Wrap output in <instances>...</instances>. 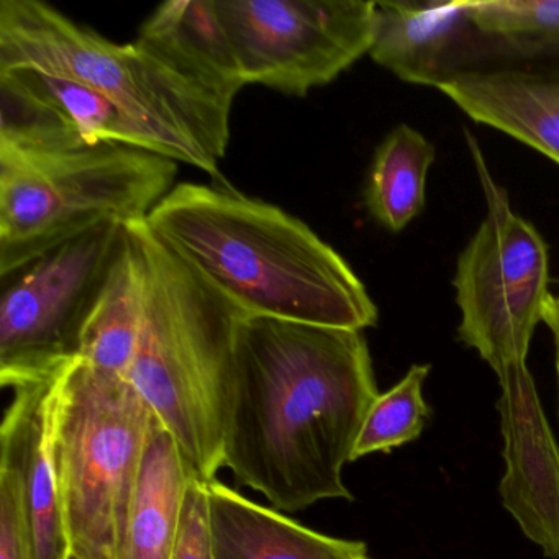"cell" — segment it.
<instances>
[{
    "label": "cell",
    "mask_w": 559,
    "mask_h": 559,
    "mask_svg": "<svg viewBox=\"0 0 559 559\" xmlns=\"http://www.w3.org/2000/svg\"><path fill=\"white\" fill-rule=\"evenodd\" d=\"M378 397L362 332L245 317L225 408L224 466L280 512L352 500L343 467Z\"/></svg>",
    "instance_id": "obj_1"
},
{
    "label": "cell",
    "mask_w": 559,
    "mask_h": 559,
    "mask_svg": "<svg viewBox=\"0 0 559 559\" xmlns=\"http://www.w3.org/2000/svg\"><path fill=\"white\" fill-rule=\"evenodd\" d=\"M146 224L247 319L358 332L378 325L374 300L335 248L230 185H176Z\"/></svg>",
    "instance_id": "obj_2"
},
{
    "label": "cell",
    "mask_w": 559,
    "mask_h": 559,
    "mask_svg": "<svg viewBox=\"0 0 559 559\" xmlns=\"http://www.w3.org/2000/svg\"><path fill=\"white\" fill-rule=\"evenodd\" d=\"M142 277V320L129 381L178 441L192 474L224 466V424L243 313L153 234L127 225Z\"/></svg>",
    "instance_id": "obj_3"
},
{
    "label": "cell",
    "mask_w": 559,
    "mask_h": 559,
    "mask_svg": "<svg viewBox=\"0 0 559 559\" xmlns=\"http://www.w3.org/2000/svg\"><path fill=\"white\" fill-rule=\"evenodd\" d=\"M31 68L84 84L221 163L234 103L135 40L119 45L38 0L0 2V70Z\"/></svg>",
    "instance_id": "obj_4"
},
{
    "label": "cell",
    "mask_w": 559,
    "mask_h": 559,
    "mask_svg": "<svg viewBox=\"0 0 559 559\" xmlns=\"http://www.w3.org/2000/svg\"><path fill=\"white\" fill-rule=\"evenodd\" d=\"M178 163L100 143L70 152L0 150V277L104 222L146 221L175 188Z\"/></svg>",
    "instance_id": "obj_5"
},
{
    "label": "cell",
    "mask_w": 559,
    "mask_h": 559,
    "mask_svg": "<svg viewBox=\"0 0 559 559\" xmlns=\"http://www.w3.org/2000/svg\"><path fill=\"white\" fill-rule=\"evenodd\" d=\"M153 417L129 379L81 359L58 374L51 441L68 539L78 558L122 559Z\"/></svg>",
    "instance_id": "obj_6"
},
{
    "label": "cell",
    "mask_w": 559,
    "mask_h": 559,
    "mask_svg": "<svg viewBox=\"0 0 559 559\" xmlns=\"http://www.w3.org/2000/svg\"><path fill=\"white\" fill-rule=\"evenodd\" d=\"M466 140L487 214L457 257L453 277L461 312L457 338L500 374L526 366L533 333L545 320L551 296L548 247L539 231L513 212L476 139L466 132Z\"/></svg>",
    "instance_id": "obj_7"
},
{
    "label": "cell",
    "mask_w": 559,
    "mask_h": 559,
    "mask_svg": "<svg viewBox=\"0 0 559 559\" xmlns=\"http://www.w3.org/2000/svg\"><path fill=\"white\" fill-rule=\"evenodd\" d=\"M127 245V225L104 222L2 277L4 388L53 378L80 358L84 330Z\"/></svg>",
    "instance_id": "obj_8"
},
{
    "label": "cell",
    "mask_w": 559,
    "mask_h": 559,
    "mask_svg": "<svg viewBox=\"0 0 559 559\" xmlns=\"http://www.w3.org/2000/svg\"><path fill=\"white\" fill-rule=\"evenodd\" d=\"M245 86L304 97L369 55L374 2L215 0Z\"/></svg>",
    "instance_id": "obj_9"
},
{
    "label": "cell",
    "mask_w": 559,
    "mask_h": 559,
    "mask_svg": "<svg viewBox=\"0 0 559 559\" xmlns=\"http://www.w3.org/2000/svg\"><path fill=\"white\" fill-rule=\"evenodd\" d=\"M497 378L506 461L499 487L503 507L546 558L559 559L558 443L528 368L507 369Z\"/></svg>",
    "instance_id": "obj_10"
},
{
    "label": "cell",
    "mask_w": 559,
    "mask_h": 559,
    "mask_svg": "<svg viewBox=\"0 0 559 559\" xmlns=\"http://www.w3.org/2000/svg\"><path fill=\"white\" fill-rule=\"evenodd\" d=\"M492 47L500 48L474 24L467 0L374 2L369 57L404 83L438 90Z\"/></svg>",
    "instance_id": "obj_11"
},
{
    "label": "cell",
    "mask_w": 559,
    "mask_h": 559,
    "mask_svg": "<svg viewBox=\"0 0 559 559\" xmlns=\"http://www.w3.org/2000/svg\"><path fill=\"white\" fill-rule=\"evenodd\" d=\"M57 378L14 389V402L0 430V467L17 476L34 559L71 555L51 441Z\"/></svg>",
    "instance_id": "obj_12"
},
{
    "label": "cell",
    "mask_w": 559,
    "mask_h": 559,
    "mask_svg": "<svg viewBox=\"0 0 559 559\" xmlns=\"http://www.w3.org/2000/svg\"><path fill=\"white\" fill-rule=\"evenodd\" d=\"M32 96L47 104L87 146L117 143L130 148L145 150L176 163H186L218 178V162L191 140L146 122L104 94L31 68L0 70Z\"/></svg>",
    "instance_id": "obj_13"
},
{
    "label": "cell",
    "mask_w": 559,
    "mask_h": 559,
    "mask_svg": "<svg viewBox=\"0 0 559 559\" xmlns=\"http://www.w3.org/2000/svg\"><path fill=\"white\" fill-rule=\"evenodd\" d=\"M438 91L474 122L500 130L559 165V73L477 70Z\"/></svg>",
    "instance_id": "obj_14"
},
{
    "label": "cell",
    "mask_w": 559,
    "mask_h": 559,
    "mask_svg": "<svg viewBox=\"0 0 559 559\" xmlns=\"http://www.w3.org/2000/svg\"><path fill=\"white\" fill-rule=\"evenodd\" d=\"M207 496L215 559H369L365 543L313 532L221 480Z\"/></svg>",
    "instance_id": "obj_15"
},
{
    "label": "cell",
    "mask_w": 559,
    "mask_h": 559,
    "mask_svg": "<svg viewBox=\"0 0 559 559\" xmlns=\"http://www.w3.org/2000/svg\"><path fill=\"white\" fill-rule=\"evenodd\" d=\"M136 40L230 103L245 87L215 0H169L158 5Z\"/></svg>",
    "instance_id": "obj_16"
},
{
    "label": "cell",
    "mask_w": 559,
    "mask_h": 559,
    "mask_svg": "<svg viewBox=\"0 0 559 559\" xmlns=\"http://www.w3.org/2000/svg\"><path fill=\"white\" fill-rule=\"evenodd\" d=\"M192 474L178 441L153 417L127 515L122 559H169Z\"/></svg>",
    "instance_id": "obj_17"
},
{
    "label": "cell",
    "mask_w": 559,
    "mask_h": 559,
    "mask_svg": "<svg viewBox=\"0 0 559 559\" xmlns=\"http://www.w3.org/2000/svg\"><path fill=\"white\" fill-rule=\"evenodd\" d=\"M435 156V146L405 123L379 143L365 186L366 209L379 225L397 234L424 212Z\"/></svg>",
    "instance_id": "obj_18"
},
{
    "label": "cell",
    "mask_w": 559,
    "mask_h": 559,
    "mask_svg": "<svg viewBox=\"0 0 559 559\" xmlns=\"http://www.w3.org/2000/svg\"><path fill=\"white\" fill-rule=\"evenodd\" d=\"M129 231V230H127ZM142 320V277L132 241L117 261L90 317L80 358L93 368L129 379Z\"/></svg>",
    "instance_id": "obj_19"
},
{
    "label": "cell",
    "mask_w": 559,
    "mask_h": 559,
    "mask_svg": "<svg viewBox=\"0 0 559 559\" xmlns=\"http://www.w3.org/2000/svg\"><path fill=\"white\" fill-rule=\"evenodd\" d=\"M467 9L502 50L559 53V0H467Z\"/></svg>",
    "instance_id": "obj_20"
},
{
    "label": "cell",
    "mask_w": 559,
    "mask_h": 559,
    "mask_svg": "<svg viewBox=\"0 0 559 559\" xmlns=\"http://www.w3.org/2000/svg\"><path fill=\"white\" fill-rule=\"evenodd\" d=\"M430 369V365L412 366L391 391L379 394L366 415L353 461L372 453L389 454L420 437L430 417V407L421 394Z\"/></svg>",
    "instance_id": "obj_21"
},
{
    "label": "cell",
    "mask_w": 559,
    "mask_h": 559,
    "mask_svg": "<svg viewBox=\"0 0 559 559\" xmlns=\"http://www.w3.org/2000/svg\"><path fill=\"white\" fill-rule=\"evenodd\" d=\"M169 559H215L209 519L207 483L191 476L182 506L178 536Z\"/></svg>",
    "instance_id": "obj_22"
},
{
    "label": "cell",
    "mask_w": 559,
    "mask_h": 559,
    "mask_svg": "<svg viewBox=\"0 0 559 559\" xmlns=\"http://www.w3.org/2000/svg\"><path fill=\"white\" fill-rule=\"evenodd\" d=\"M0 559H34L21 486L5 467H0Z\"/></svg>",
    "instance_id": "obj_23"
},
{
    "label": "cell",
    "mask_w": 559,
    "mask_h": 559,
    "mask_svg": "<svg viewBox=\"0 0 559 559\" xmlns=\"http://www.w3.org/2000/svg\"><path fill=\"white\" fill-rule=\"evenodd\" d=\"M543 323L548 325L555 336L556 343V371H558L559 384V296H549L548 304H546L545 320Z\"/></svg>",
    "instance_id": "obj_24"
},
{
    "label": "cell",
    "mask_w": 559,
    "mask_h": 559,
    "mask_svg": "<svg viewBox=\"0 0 559 559\" xmlns=\"http://www.w3.org/2000/svg\"><path fill=\"white\" fill-rule=\"evenodd\" d=\"M68 559H81V558H78L76 555H73V552H71V555L68 556Z\"/></svg>",
    "instance_id": "obj_25"
}]
</instances>
